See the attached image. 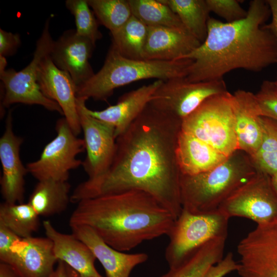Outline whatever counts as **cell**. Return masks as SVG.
Instances as JSON below:
<instances>
[{
	"label": "cell",
	"instance_id": "6da1fadb",
	"mask_svg": "<svg viewBox=\"0 0 277 277\" xmlns=\"http://www.w3.org/2000/svg\"><path fill=\"white\" fill-rule=\"evenodd\" d=\"M182 123L149 104L117 137L109 169L79 184L71 202L139 190L151 195L176 220L182 211L176 155Z\"/></svg>",
	"mask_w": 277,
	"mask_h": 277
},
{
	"label": "cell",
	"instance_id": "7a4b0ae2",
	"mask_svg": "<svg viewBox=\"0 0 277 277\" xmlns=\"http://www.w3.org/2000/svg\"><path fill=\"white\" fill-rule=\"evenodd\" d=\"M247 11L246 17L231 23L209 17L205 41L183 58L193 61L187 81L221 80L233 70L259 72L277 63V41L264 25L270 14L267 1H251Z\"/></svg>",
	"mask_w": 277,
	"mask_h": 277
},
{
	"label": "cell",
	"instance_id": "3957f363",
	"mask_svg": "<svg viewBox=\"0 0 277 277\" xmlns=\"http://www.w3.org/2000/svg\"><path fill=\"white\" fill-rule=\"evenodd\" d=\"M175 221L151 195L130 190L80 201L69 222L70 227H89L109 246L124 252L168 236Z\"/></svg>",
	"mask_w": 277,
	"mask_h": 277
},
{
	"label": "cell",
	"instance_id": "277c9868",
	"mask_svg": "<svg viewBox=\"0 0 277 277\" xmlns=\"http://www.w3.org/2000/svg\"><path fill=\"white\" fill-rule=\"evenodd\" d=\"M258 172L250 156L237 150L216 167L193 175H181L182 209L195 214L210 213Z\"/></svg>",
	"mask_w": 277,
	"mask_h": 277
},
{
	"label": "cell",
	"instance_id": "5b68a950",
	"mask_svg": "<svg viewBox=\"0 0 277 277\" xmlns=\"http://www.w3.org/2000/svg\"><path fill=\"white\" fill-rule=\"evenodd\" d=\"M192 62L188 58L172 61L129 59L111 45L102 68L76 88V97L106 101L116 89L136 81L148 78L165 81L186 77Z\"/></svg>",
	"mask_w": 277,
	"mask_h": 277
},
{
	"label": "cell",
	"instance_id": "8992f818",
	"mask_svg": "<svg viewBox=\"0 0 277 277\" xmlns=\"http://www.w3.org/2000/svg\"><path fill=\"white\" fill-rule=\"evenodd\" d=\"M232 94L212 96L182 123L181 130L192 134L229 156L238 150Z\"/></svg>",
	"mask_w": 277,
	"mask_h": 277
},
{
	"label": "cell",
	"instance_id": "52a82bcc",
	"mask_svg": "<svg viewBox=\"0 0 277 277\" xmlns=\"http://www.w3.org/2000/svg\"><path fill=\"white\" fill-rule=\"evenodd\" d=\"M50 19H47L36 42L32 61L23 69L19 71L12 68L6 69V57L0 56V78L2 82L1 107L2 106L3 109L15 103L37 105L63 115L58 104L45 96L37 83L39 65L42 60L49 54L54 42L49 31Z\"/></svg>",
	"mask_w": 277,
	"mask_h": 277
},
{
	"label": "cell",
	"instance_id": "ba28073f",
	"mask_svg": "<svg viewBox=\"0 0 277 277\" xmlns=\"http://www.w3.org/2000/svg\"><path fill=\"white\" fill-rule=\"evenodd\" d=\"M229 219L219 210L195 214L182 209L168 235L165 255L169 268L180 265L209 241L227 237Z\"/></svg>",
	"mask_w": 277,
	"mask_h": 277
},
{
	"label": "cell",
	"instance_id": "9c48e42d",
	"mask_svg": "<svg viewBox=\"0 0 277 277\" xmlns=\"http://www.w3.org/2000/svg\"><path fill=\"white\" fill-rule=\"evenodd\" d=\"M55 130L56 136L45 146L39 157L26 166L38 181H67L70 171L82 166L77 156L85 150L84 139L77 137L64 117L57 121Z\"/></svg>",
	"mask_w": 277,
	"mask_h": 277
},
{
	"label": "cell",
	"instance_id": "30bf717a",
	"mask_svg": "<svg viewBox=\"0 0 277 277\" xmlns=\"http://www.w3.org/2000/svg\"><path fill=\"white\" fill-rule=\"evenodd\" d=\"M227 92L223 79L191 82L175 77L163 81L149 104L182 123L207 99Z\"/></svg>",
	"mask_w": 277,
	"mask_h": 277
},
{
	"label": "cell",
	"instance_id": "8fae6325",
	"mask_svg": "<svg viewBox=\"0 0 277 277\" xmlns=\"http://www.w3.org/2000/svg\"><path fill=\"white\" fill-rule=\"evenodd\" d=\"M228 218L245 217L257 224L277 223V194L268 174L258 171L220 206Z\"/></svg>",
	"mask_w": 277,
	"mask_h": 277
},
{
	"label": "cell",
	"instance_id": "7c38bea8",
	"mask_svg": "<svg viewBox=\"0 0 277 277\" xmlns=\"http://www.w3.org/2000/svg\"><path fill=\"white\" fill-rule=\"evenodd\" d=\"M240 277H277V223L257 224L239 243Z\"/></svg>",
	"mask_w": 277,
	"mask_h": 277
},
{
	"label": "cell",
	"instance_id": "4fadbf2b",
	"mask_svg": "<svg viewBox=\"0 0 277 277\" xmlns=\"http://www.w3.org/2000/svg\"><path fill=\"white\" fill-rule=\"evenodd\" d=\"M87 99L77 97L76 107L86 156L82 166L88 179L98 177L109 169L116 149L114 128L89 114L86 105Z\"/></svg>",
	"mask_w": 277,
	"mask_h": 277
},
{
	"label": "cell",
	"instance_id": "5bb4252c",
	"mask_svg": "<svg viewBox=\"0 0 277 277\" xmlns=\"http://www.w3.org/2000/svg\"><path fill=\"white\" fill-rule=\"evenodd\" d=\"M23 138L13 130L12 116L9 111L6 120L5 131L0 138V160L2 174L1 192L5 202L22 203L24 200L25 177L28 173L20 157Z\"/></svg>",
	"mask_w": 277,
	"mask_h": 277
},
{
	"label": "cell",
	"instance_id": "9a60e30c",
	"mask_svg": "<svg viewBox=\"0 0 277 277\" xmlns=\"http://www.w3.org/2000/svg\"><path fill=\"white\" fill-rule=\"evenodd\" d=\"M52 241L46 237L19 238L10 247L4 263L19 277H49L58 262Z\"/></svg>",
	"mask_w": 277,
	"mask_h": 277
},
{
	"label": "cell",
	"instance_id": "2e32d148",
	"mask_svg": "<svg viewBox=\"0 0 277 277\" xmlns=\"http://www.w3.org/2000/svg\"><path fill=\"white\" fill-rule=\"evenodd\" d=\"M95 46L75 29H69L54 41L49 56L57 68L70 74L77 88L95 74L89 62Z\"/></svg>",
	"mask_w": 277,
	"mask_h": 277
},
{
	"label": "cell",
	"instance_id": "e0dca14e",
	"mask_svg": "<svg viewBox=\"0 0 277 277\" xmlns=\"http://www.w3.org/2000/svg\"><path fill=\"white\" fill-rule=\"evenodd\" d=\"M37 83L44 95L58 104L70 127L78 135L82 129L76 107V86L68 73L55 65L49 54L40 63Z\"/></svg>",
	"mask_w": 277,
	"mask_h": 277
},
{
	"label": "cell",
	"instance_id": "ac0fdd59",
	"mask_svg": "<svg viewBox=\"0 0 277 277\" xmlns=\"http://www.w3.org/2000/svg\"><path fill=\"white\" fill-rule=\"evenodd\" d=\"M238 150L253 156L263 138L262 115L255 94L238 90L231 95Z\"/></svg>",
	"mask_w": 277,
	"mask_h": 277
},
{
	"label": "cell",
	"instance_id": "d6986e66",
	"mask_svg": "<svg viewBox=\"0 0 277 277\" xmlns=\"http://www.w3.org/2000/svg\"><path fill=\"white\" fill-rule=\"evenodd\" d=\"M163 81L157 80L148 85L122 95L116 104L100 111L87 108L95 118L112 126L117 138L122 134L149 104L153 95Z\"/></svg>",
	"mask_w": 277,
	"mask_h": 277
},
{
	"label": "cell",
	"instance_id": "ffe728a7",
	"mask_svg": "<svg viewBox=\"0 0 277 277\" xmlns=\"http://www.w3.org/2000/svg\"><path fill=\"white\" fill-rule=\"evenodd\" d=\"M148 27L144 60L172 61L183 59L201 44L185 29Z\"/></svg>",
	"mask_w": 277,
	"mask_h": 277
},
{
	"label": "cell",
	"instance_id": "44dd1931",
	"mask_svg": "<svg viewBox=\"0 0 277 277\" xmlns=\"http://www.w3.org/2000/svg\"><path fill=\"white\" fill-rule=\"evenodd\" d=\"M70 227L72 233L92 251L103 266L107 277H129L134 267L148 259L145 253L128 254L113 248L88 226Z\"/></svg>",
	"mask_w": 277,
	"mask_h": 277
},
{
	"label": "cell",
	"instance_id": "7402d4cb",
	"mask_svg": "<svg viewBox=\"0 0 277 277\" xmlns=\"http://www.w3.org/2000/svg\"><path fill=\"white\" fill-rule=\"evenodd\" d=\"M45 234L53 244L54 254L75 270L81 277H104L96 269V259L91 249L73 233L66 234L57 230L48 220L43 223Z\"/></svg>",
	"mask_w": 277,
	"mask_h": 277
},
{
	"label": "cell",
	"instance_id": "603a6c76",
	"mask_svg": "<svg viewBox=\"0 0 277 277\" xmlns=\"http://www.w3.org/2000/svg\"><path fill=\"white\" fill-rule=\"evenodd\" d=\"M176 155L181 174L186 175H196L211 170L229 157L182 130L178 138Z\"/></svg>",
	"mask_w": 277,
	"mask_h": 277
},
{
	"label": "cell",
	"instance_id": "cb8c5ba5",
	"mask_svg": "<svg viewBox=\"0 0 277 277\" xmlns=\"http://www.w3.org/2000/svg\"><path fill=\"white\" fill-rule=\"evenodd\" d=\"M71 185L67 181L54 180L39 181L30 194L28 203L39 216L60 214L71 202Z\"/></svg>",
	"mask_w": 277,
	"mask_h": 277
},
{
	"label": "cell",
	"instance_id": "d4e9b609",
	"mask_svg": "<svg viewBox=\"0 0 277 277\" xmlns=\"http://www.w3.org/2000/svg\"><path fill=\"white\" fill-rule=\"evenodd\" d=\"M178 16L185 28L201 43L207 34L210 13L206 0H161Z\"/></svg>",
	"mask_w": 277,
	"mask_h": 277
},
{
	"label": "cell",
	"instance_id": "484cf974",
	"mask_svg": "<svg viewBox=\"0 0 277 277\" xmlns=\"http://www.w3.org/2000/svg\"><path fill=\"white\" fill-rule=\"evenodd\" d=\"M148 29L146 24L132 15L120 30L111 34V45L126 58L144 60Z\"/></svg>",
	"mask_w": 277,
	"mask_h": 277
},
{
	"label": "cell",
	"instance_id": "4316f807",
	"mask_svg": "<svg viewBox=\"0 0 277 277\" xmlns=\"http://www.w3.org/2000/svg\"><path fill=\"white\" fill-rule=\"evenodd\" d=\"M0 224L21 238L32 236L39 226V215L28 203L0 205Z\"/></svg>",
	"mask_w": 277,
	"mask_h": 277
},
{
	"label": "cell",
	"instance_id": "83f0119b",
	"mask_svg": "<svg viewBox=\"0 0 277 277\" xmlns=\"http://www.w3.org/2000/svg\"><path fill=\"white\" fill-rule=\"evenodd\" d=\"M223 254L220 247L208 242L193 252L182 263L161 277H203L208 269L218 263Z\"/></svg>",
	"mask_w": 277,
	"mask_h": 277
},
{
	"label": "cell",
	"instance_id": "f1b7e54d",
	"mask_svg": "<svg viewBox=\"0 0 277 277\" xmlns=\"http://www.w3.org/2000/svg\"><path fill=\"white\" fill-rule=\"evenodd\" d=\"M128 2L132 15L147 26L186 29L178 16L161 0H128Z\"/></svg>",
	"mask_w": 277,
	"mask_h": 277
},
{
	"label": "cell",
	"instance_id": "f546056e",
	"mask_svg": "<svg viewBox=\"0 0 277 277\" xmlns=\"http://www.w3.org/2000/svg\"><path fill=\"white\" fill-rule=\"evenodd\" d=\"M100 24L111 34L120 30L133 15L128 0H87Z\"/></svg>",
	"mask_w": 277,
	"mask_h": 277
},
{
	"label": "cell",
	"instance_id": "4dcf8cb0",
	"mask_svg": "<svg viewBox=\"0 0 277 277\" xmlns=\"http://www.w3.org/2000/svg\"><path fill=\"white\" fill-rule=\"evenodd\" d=\"M262 130L261 146L250 157L257 171L270 175L277 173V122L264 118Z\"/></svg>",
	"mask_w": 277,
	"mask_h": 277
},
{
	"label": "cell",
	"instance_id": "1f68e13d",
	"mask_svg": "<svg viewBox=\"0 0 277 277\" xmlns=\"http://www.w3.org/2000/svg\"><path fill=\"white\" fill-rule=\"evenodd\" d=\"M66 8L74 16L76 33L90 39L95 45L102 37L98 23L87 0H67Z\"/></svg>",
	"mask_w": 277,
	"mask_h": 277
},
{
	"label": "cell",
	"instance_id": "d6a6232c",
	"mask_svg": "<svg viewBox=\"0 0 277 277\" xmlns=\"http://www.w3.org/2000/svg\"><path fill=\"white\" fill-rule=\"evenodd\" d=\"M206 2L210 12L224 18L227 23L240 21L247 15V10L237 0H206Z\"/></svg>",
	"mask_w": 277,
	"mask_h": 277
},
{
	"label": "cell",
	"instance_id": "836d02e7",
	"mask_svg": "<svg viewBox=\"0 0 277 277\" xmlns=\"http://www.w3.org/2000/svg\"><path fill=\"white\" fill-rule=\"evenodd\" d=\"M255 96L262 116L277 122V91L273 82L264 81Z\"/></svg>",
	"mask_w": 277,
	"mask_h": 277
},
{
	"label": "cell",
	"instance_id": "e575fe53",
	"mask_svg": "<svg viewBox=\"0 0 277 277\" xmlns=\"http://www.w3.org/2000/svg\"><path fill=\"white\" fill-rule=\"evenodd\" d=\"M238 268L239 263L230 252L218 263L211 266L203 277H224L232 271H237Z\"/></svg>",
	"mask_w": 277,
	"mask_h": 277
},
{
	"label": "cell",
	"instance_id": "d590c367",
	"mask_svg": "<svg viewBox=\"0 0 277 277\" xmlns=\"http://www.w3.org/2000/svg\"><path fill=\"white\" fill-rule=\"evenodd\" d=\"M21 43L20 36L0 29V56L6 57L14 55Z\"/></svg>",
	"mask_w": 277,
	"mask_h": 277
},
{
	"label": "cell",
	"instance_id": "8d00e7d4",
	"mask_svg": "<svg viewBox=\"0 0 277 277\" xmlns=\"http://www.w3.org/2000/svg\"><path fill=\"white\" fill-rule=\"evenodd\" d=\"M16 234L0 224V260L4 262L10 254V247L15 240L19 238Z\"/></svg>",
	"mask_w": 277,
	"mask_h": 277
},
{
	"label": "cell",
	"instance_id": "74e56055",
	"mask_svg": "<svg viewBox=\"0 0 277 277\" xmlns=\"http://www.w3.org/2000/svg\"><path fill=\"white\" fill-rule=\"evenodd\" d=\"M272 16L271 23L267 25V27L272 31L277 41V0L266 1Z\"/></svg>",
	"mask_w": 277,
	"mask_h": 277
},
{
	"label": "cell",
	"instance_id": "f35d334b",
	"mask_svg": "<svg viewBox=\"0 0 277 277\" xmlns=\"http://www.w3.org/2000/svg\"><path fill=\"white\" fill-rule=\"evenodd\" d=\"M0 277H19L8 264L0 263Z\"/></svg>",
	"mask_w": 277,
	"mask_h": 277
},
{
	"label": "cell",
	"instance_id": "ab89813d",
	"mask_svg": "<svg viewBox=\"0 0 277 277\" xmlns=\"http://www.w3.org/2000/svg\"><path fill=\"white\" fill-rule=\"evenodd\" d=\"M49 277H66L65 263L58 261L55 269Z\"/></svg>",
	"mask_w": 277,
	"mask_h": 277
},
{
	"label": "cell",
	"instance_id": "60d3db41",
	"mask_svg": "<svg viewBox=\"0 0 277 277\" xmlns=\"http://www.w3.org/2000/svg\"><path fill=\"white\" fill-rule=\"evenodd\" d=\"M66 277H81L73 269L66 264Z\"/></svg>",
	"mask_w": 277,
	"mask_h": 277
},
{
	"label": "cell",
	"instance_id": "b9f144b4",
	"mask_svg": "<svg viewBox=\"0 0 277 277\" xmlns=\"http://www.w3.org/2000/svg\"><path fill=\"white\" fill-rule=\"evenodd\" d=\"M273 187L277 194V173L270 175Z\"/></svg>",
	"mask_w": 277,
	"mask_h": 277
},
{
	"label": "cell",
	"instance_id": "7bdbcfd3",
	"mask_svg": "<svg viewBox=\"0 0 277 277\" xmlns=\"http://www.w3.org/2000/svg\"><path fill=\"white\" fill-rule=\"evenodd\" d=\"M273 83H274V85L275 88L276 89V90L277 91V77H276V81L273 82Z\"/></svg>",
	"mask_w": 277,
	"mask_h": 277
}]
</instances>
